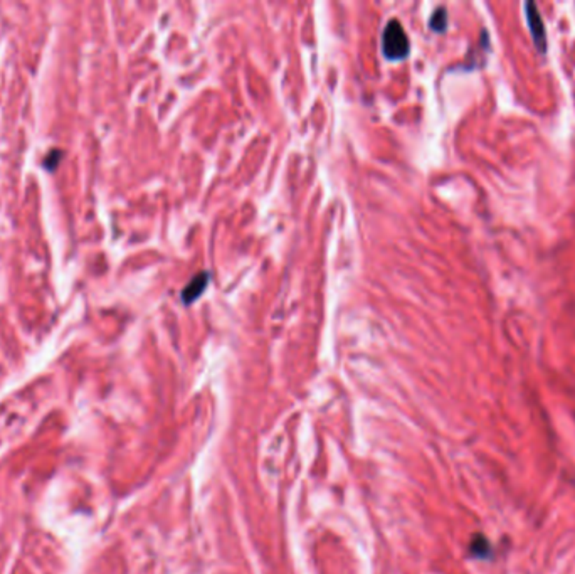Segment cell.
Returning <instances> with one entry per match:
<instances>
[{
	"label": "cell",
	"mask_w": 575,
	"mask_h": 574,
	"mask_svg": "<svg viewBox=\"0 0 575 574\" xmlns=\"http://www.w3.org/2000/svg\"><path fill=\"white\" fill-rule=\"evenodd\" d=\"M382 53L390 61L404 60L409 54V39H407L404 27L397 19L389 20L382 34Z\"/></svg>",
	"instance_id": "obj_1"
},
{
	"label": "cell",
	"mask_w": 575,
	"mask_h": 574,
	"mask_svg": "<svg viewBox=\"0 0 575 574\" xmlns=\"http://www.w3.org/2000/svg\"><path fill=\"white\" fill-rule=\"evenodd\" d=\"M525 15H527L528 29H530L536 49L540 53H547V31H545V24L539 12V7L533 2H527L525 4Z\"/></svg>",
	"instance_id": "obj_2"
},
{
	"label": "cell",
	"mask_w": 575,
	"mask_h": 574,
	"mask_svg": "<svg viewBox=\"0 0 575 574\" xmlns=\"http://www.w3.org/2000/svg\"><path fill=\"white\" fill-rule=\"evenodd\" d=\"M207 282H209V275L205 273V271L195 275L194 278L190 280V283L183 288L182 300L186 301V303H192V301L199 299V296L202 295V292L205 290V287H207Z\"/></svg>",
	"instance_id": "obj_3"
},
{
	"label": "cell",
	"mask_w": 575,
	"mask_h": 574,
	"mask_svg": "<svg viewBox=\"0 0 575 574\" xmlns=\"http://www.w3.org/2000/svg\"><path fill=\"white\" fill-rule=\"evenodd\" d=\"M493 554L491 551V544L488 542V539L485 535H474L471 540V556L480 557V559H488Z\"/></svg>",
	"instance_id": "obj_4"
},
{
	"label": "cell",
	"mask_w": 575,
	"mask_h": 574,
	"mask_svg": "<svg viewBox=\"0 0 575 574\" xmlns=\"http://www.w3.org/2000/svg\"><path fill=\"white\" fill-rule=\"evenodd\" d=\"M429 26H431L432 31H436V32H444V31H446V26H448V14H446V11L443 9V7H439V9L436 11L434 14H432Z\"/></svg>",
	"instance_id": "obj_5"
},
{
	"label": "cell",
	"mask_w": 575,
	"mask_h": 574,
	"mask_svg": "<svg viewBox=\"0 0 575 574\" xmlns=\"http://www.w3.org/2000/svg\"><path fill=\"white\" fill-rule=\"evenodd\" d=\"M62 155H64V152H62V150H56V149H53L51 152H49L48 155H46V158H44V162H43V165H44L46 169H48L49 172L56 170L57 163H60V160H61V157H62Z\"/></svg>",
	"instance_id": "obj_6"
}]
</instances>
